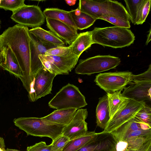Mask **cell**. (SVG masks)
<instances>
[{
  "label": "cell",
  "instance_id": "1",
  "mask_svg": "<svg viewBox=\"0 0 151 151\" xmlns=\"http://www.w3.org/2000/svg\"><path fill=\"white\" fill-rule=\"evenodd\" d=\"M30 41L28 27L18 24L9 27L0 35V50L6 47L11 49L23 74L21 80L28 93L34 80L31 73Z\"/></svg>",
  "mask_w": 151,
  "mask_h": 151
},
{
  "label": "cell",
  "instance_id": "2",
  "mask_svg": "<svg viewBox=\"0 0 151 151\" xmlns=\"http://www.w3.org/2000/svg\"><path fill=\"white\" fill-rule=\"evenodd\" d=\"M91 33L93 44L115 48L129 46L135 39L130 29L118 26L95 27Z\"/></svg>",
  "mask_w": 151,
  "mask_h": 151
},
{
  "label": "cell",
  "instance_id": "3",
  "mask_svg": "<svg viewBox=\"0 0 151 151\" xmlns=\"http://www.w3.org/2000/svg\"><path fill=\"white\" fill-rule=\"evenodd\" d=\"M13 122L27 135L47 137L52 140L62 134L65 126L52 122L42 117H21L14 119Z\"/></svg>",
  "mask_w": 151,
  "mask_h": 151
},
{
  "label": "cell",
  "instance_id": "4",
  "mask_svg": "<svg viewBox=\"0 0 151 151\" xmlns=\"http://www.w3.org/2000/svg\"><path fill=\"white\" fill-rule=\"evenodd\" d=\"M48 105L50 108L56 109L68 108L78 109L86 106L87 104L78 88L68 83L59 90Z\"/></svg>",
  "mask_w": 151,
  "mask_h": 151
},
{
  "label": "cell",
  "instance_id": "5",
  "mask_svg": "<svg viewBox=\"0 0 151 151\" xmlns=\"http://www.w3.org/2000/svg\"><path fill=\"white\" fill-rule=\"evenodd\" d=\"M120 59L108 55H98L79 60L75 73L81 75H91L115 68L120 63Z\"/></svg>",
  "mask_w": 151,
  "mask_h": 151
},
{
  "label": "cell",
  "instance_id": "6",
  "mask_svg": "<svg viewBox=\"0 0 151 151\" xmlns=\"http://www.w3.org/2000/svg\"><path fill=\"white\" fill-rule=\"evenodd\" d=\"M136 76L129 71L101 73L96 76L94 81L107 93H111L122 91Z\"/></svg>",
  "mask_w": 151,
  "mask_h": 151
},
{
  "label": "cell",
  "instance_id": "7",
  "mask_svg": "<svg viewBox=\"0 0 151 151\" xmlns=\"http://www.w3.org/2000/svg\"><path fill=\"white\" fill-rule=\"evenodd\" d=\"M39 56L44 67L56 75L68 74L75 67L79 58L72 51L63 56L40 55Z\"/></svg>",
  "mask_w": 151,
  "mask_h": 151
},
{
  "label": "cell",
  "instance_id": "8",
  "mask_svg": "<svg viewBox=\"0 0 151 151\" xmlns=\"http://www.w3.org/2000/svg\"><path fill=\"white\" fill-rule=\"evenodd\" d=\"M129 99L125 104L110 118L103 132L111 133L119 127L134 118L137 113L146 104Z\"/></svg>",
  "mask_w": 151,
  "mask_h": 151
},
{
  "label": "cell",
  "instance_id": "9",
  "mask_svg": "<svg viewBox=\"0 0 151 151\" xmlns=\"http://www.w3.org/2000/svg\"><path fill=\"white\" fill-rule=\"evenodd\" d=\"M10 17L18 24L33 28L42 25L45 19L39 6L26 4L12 12Z\"/></svg>",
  "mask_w": 151,
  "mask_h": 151
},
{
  "label": "cell",
  "instance_id": "10",
  "mask_svg": "<svg viewBox=\"0 0 151 151\" xmlns=\"http://www.w3.org/2000/svg\"><path fill=\"white\" fill-rule=\"evenodd\" d=\"M114 25L127 29L130 28V20L124 6L117 1L107 0L102 16L100 18Z\"/></svg>",
  "mask_w": 151,
  "mask_h": 151
},
{
  "label": "cell",
  "instance_id": "11",
  "mask_svg": "<svg viewBox=\"0 0 151 151\" xmlns=\"http://www.w3.org/2000/svg\"><path fill=\"white\" fill-rule=\"evenodd\" d=\"M56 75L44 67L37 74L28 94L29 101L34 102L51 93L53 80Z\"/></svg>",
  "mask_w": 151,
  "mask_h": 151
},
{
  "label": "cell",
  "instance_id": "12",
  "mask_svg": "<svg viewBox=\"0 0 151 151\" xmlns=\"http://www.w3.org/2000/svg\"><path fill=\"white\" fill-rule=\"evenodd\" d=\"M88 115L87 109H77L71 122L64 128L62 134L70 140L85 134L88 131L87 123L85 121Z\"/></svg>",
  "mask_w": 151,
  "mask_h": 151
},
{
  "label": "cell",
  "instance_id": "13",
  "mask_svg": "<svg viewBox=\"0 0 151 151\" xmlns=\"http://www.w3.org/2000/svg\"><path fill=\"white\" fill-rule=\"evenodd\" d=\"M123 90L125 97L137 101H151V81L133 80Z\"/></svg>",
  "mask_w": 151,
  "mask_h": 151
},
{
  "label": "cell",
  "instance_id": "14",
  "mask_svg": "<svg viewBox=\"0 0 151 151\" xmlns=\"http://www.w3.org/2000/svg\"><path fill=\"white\" fill-rule=\"evenodd\" d=\"M45 19L47 28L66 45H70L78 37L77 30L67 24L56 19Z\"/></svg>",
  "mask_w": 151,
  "mask_h": 151
},
{
  "label": "cell",
  "instance_id": "15",
  "mask_svg": "<svg viewBox=\"0 0 151 151\" xmlns=\"http://www.w3.org/2000/svg\"><path fill=\"white\" fill-rule=\"evenodd\" d=\"M30 35L31 37V73L33 78L34 79L37 73L44 67L39 58V55H45L48 50L56 47L46 45L41 42L30 33Z\"/></svg>",
  "mask_w": 151,
  "mask_h": 151
},
{
  "label": "cell",
  "instance_id": "16",
  "mask_svg": "<svg viewBox=\"0 0 151 151\" xmlns=\"http://www.w3.org/2000/svg\"><path fill=\"white\" fill-rule=\"evenodd\" d=\"M0 50H1L3 56L1 67L21 80L23 77V74L11 49L9 47H6Z\"/></svg>",
  "mask_w": 151,
  "mask_h": 151
},
{
  "label": "cell",
  "instance_id": "17",
  "mask_svg": "<svg viewBox=\"0 0 151 151\" xmlns=\"http://www.w3.org/2000/svg\"><path fill=\"white\" fill-rule=\"evenodd\" d=\"M107 2V0H80L78 8L96 20L100 19Z\"/></svg>",
  "mask_w": 151,
  "mask_h": 151
},
{
  "label": "cell",
  "instance_id": "18",
  "mask_svg": "<svg viewBox=\"0 0 151 151\" xmlns=\"http://www.w3.org/2000/svg\"><path fill=\"white\" fill-rule=\"evenodd\" d=\"M150 128H151V126L134 118L123 124L111 133L118 142L122 141L125 137L132 132Z\"/></svg>",
  "mask_w": 151,
  "mask_h": 151
},
{
  "label": "cell",
  "instance_id": "19",
  "mask_svg": "<svg viewBox=\"0 0 151 151\" xmlns=\"http://www.w3.org/2000/svg\"><path fill=\"white\" fill-rule=\"evenodd\" d=\"M77 110L74 108L56 109L42 117L52 122L66 126L71 122Z\"/></svg>",
  "mask_w": 151,
  "mask_h": 151
},
{
  "label": "cell",
  "instance_id": "20",
  "mask_svg": "<svg viewBox=\"0 0 151 151\" xmlns=\"http://www.w3.org/2000/svg\"><path fill=\"white\" fill-rule=\"evenodd\" d=\"M29 32L44 44L55 47L63 46L65 44L51 31L46 30L40 27L32 28L29 30Z\"/></svg>",
  "mask_w": 151,
  "mask_h": 151
},
{
  "label": "cell",
  "instance_id": "21",
  "mask_svg": "<svg viewBox=\"0 0 151 151\" xmlns=\"http://www.w3.org/2000/svg\"><path fill=\"white\" fill-rule=\"evenodd\" d=\"M97 126L104 129L110 119L108 99L106 95L100 98L96 109Z\"/></svg>",
  "mask_w": 151,
  "mask_h": 151
},
{
  "label": "cell",
  "instance_id": "22",
  "mask_svg": "<svg viewBox=\"0 0 151 151\" xmlns=\"http://www.w3.org/2000/svg\"><path fill=\"white\" fill-rule=\"evenodd\" d=\"M93 44L91 31H90L78 34L77 37L69 46L73 53L79 57Z\"/></svg>",
  "mask_w": 151,
  "mask_h": 151
},
{
  "label": "cell",
  "instance_id": "23",
  "mask_svg": "<svg viewBox=\"0 0 151 151\" xmlns=\"http://www.w3.org/2000/svg\"><path fill=\"white\" fill-rule=\"evenodd\" d=\"M69 12L77 29L82 30L89 28L96 20L88 14L81 12L78 8Z\"/></svg>",
  "mask_w": 151,
  "mask_h": 151
},
{
  "label": "cell",
  "instance_id": "24",
  "mask_svg": "<svg viewBox=\"0 0 151 151\" xmlns=\"http://www.w3.org/2000/svg\"><path fill=\"white\" fill-rule=\"evenodd\" d=\"M46 18H49L59 20L77 30L70 16L69 12L58 8H47L43 12Z\"/></svg>",
  "mask_w": 151,
  "mask_h": 151
},
{
  "label": "cell",
  "instance_id": "25",
  "mask_svg": "<svg viewBox=\"0 0 151 151\" xmlns=\"http://www.w3.org/2000/svg\"><path fill=\"white\" fill-rule=\"evenodd\" d=\"M122 90L111 93H107L110 118L129 99L122 94Z\"/></svg>",
  "mask_w": 151,
  "mask_h": 151
},
{
  "label": "cell",
  "instance_id": "26",
  "mask_svg": "<svg viewBox=\"0 0 151 151\" xmlns=\"http://www.w3.org/2000/svg\"><path fill=\"white\" fill-rule=\"evenodd\" d=\"M95 131H87L84 135L70 140L62 151H76L84 145L96 134Z\"/></svg>",
  "mask_w": 151,
  "mask_h": 151
},
{
  "label": "cell",
  "instance_id": "27",
  "mask_svg": "<svg viewBox=\"0 0 151 151\" xmlns=\"http://www.w3.org/2000/svg\"><path fill=\"white\" fill-rule=\"evenodd\" d=\"M142 1L143 0H124L130 21L134 25L136 24L137 14Z\"/></svg>",
  "mask_w": 151,
  "mask_h": 151
},
{
  "label": "cell",
  "instance_id": "28",
  "mask_svg": "<svg viewBox=\"0 0 151 151\" xmlns=\"http://www.w3.org/2000/svg\"><path fill=\"white\" fill-rule=\"evenodd\" d=\"M150 6V0H143L137 14L136 24H142L145 21L149 13Z\"/></svg>",
  "mask_w": 151,
  "mask_h": 151
},
{
  "label": "cell",
  "instance_id": "29",
  "mask_svg": "<svg viewBox=\"0 0 151 151\" xmlns=\"http://www.w3.org/2000/svg\"><path fill=\"white\" fill-rule=\"evenodd\" d=\"M24 0H2L0 1V8L12 12L25 5Z\"/></svg>",
  "mask_w": 151,
  "mask_h": 151
},
{
  "label": "cell",
  "instance_id": "30",
  "mask_svg": "<svg viewBox=\"0 0 151 151\" xmlns=\"http://www.w3.org/2000/svg\"><path fill=\"white\" fill-rule=\"evenodd\" d=\"M134 118L138 121L151 126V108L146 104L136 115Z\"/></svg>",
  "mask_w": 151,
  "mask_h": 151
},
{
  "label": "cell",
  "instance_id": "31",
  "mask_svg": "<svg viewBox=\"0 0 151 151\" xmlns=\"http://www.w3.org/2000/svg\"><path fill=\"white\" fill-rule=\"evenodd\" d=\"M151 139V136L132 137L124 141L127 143V149L136 150L140 147L144 143Z\"/></svg>",
  "mask_w": 151,
  "mask_h": 151
},
{
  "label": "cell",
  "instance_id": "32",
  "mask_svg": "<svg viewBox=\"0 0 151 151\" xmlns=\"http://www.w3.org/2000/svg\"><path fill=\"white\" fill-rule=\"evenodd\" d=\"M71 49L69 46H57L48 50L45 55L54 56H63L69 54L71 52Z\"/></svg>",
  "mask_w": 151,
  "mask_h": 151
},
{
  "label": "cell",
  "instance_id": "33",
  "mask_svg": "<svg viewBox=\"0 0 151 151\" xmlns=\"http://www.w3.org/2000/svg\"><path fill=\"white\" fill-rule=\"evenodd\" d=\"M70 140L69 138L62 134L53 140L51 144L53 150L56 151H62Z\"/></svg>",
  "mask_w": 151,
  "mask_h": 151
},
{
  "label": "cell",
  "instance_id": "34",
  "mask_svg": "<svg viewBox=\"0 0 151 151\" xmlns=\"http://www.w3.org/2000/svg\"><path fill=\"white\" fill-rule=\"evenodd\" d=\"M100 134V132L96 133L90 141L76 151H93L98 142Z\"/></svg>",
  "mask_w": 151,
  "mask_h": 151
},
{
  "label": "cell",
  "instance_id": "35",
  "mask_svg": "<svg viewBox=\"0 0 151 151\" xmlns=\"http://www.w3.org/2000/svg\"><path fill=\"white\" fill-rule=\"evenodd\" d=\"M27 151H56L53 149L51 144L47 145L45 142L41 141L28 147Z\"/></svg>",
  "mask_w": 151,
  "mask_h": 151
},
{
  "label": "cell",
  "instance_id": "36",
  "mask_svg": "<svg viewBox=\"0 0 151 151\" xmlns=\"http://www.w3.org/2000/svg\"><path fill=\"white\" fill-rule=\"evenodd\" d=\"M150 136H151V128L141 129L130 132L125 137L122 141H124L132 137Z\"/></svg>",
  "mask_w": 151,
  "mask_h": 151
},
{
  "label": "cell",
  "instance_id": "37",
  "mask_svg": "<svg viewBox=\"0 0 151 151\" xmlns=\"http://www.w3.org/2000/svg\"><path fill=\"white\" fill-rule=\"evenodd\" d=\"M151 146V139L144 143L140 147L136 150L127 149V151H147Z\"/></svg>",
  "mask_w": 151,
  "mask_h": 151
},
{
  "label": "cell",
  "instance_id": "38",
  "mask_svg": "<svg viewBox=\"0 0 151 151\" xmlns=\"http://www.w3.org/2000/svg\"><path fill=\"white\" fill-rule=\"evenodd\" d=\"M127 143L124 141L118 142L116 146V151H122L127 148Z\"/></svg>",
  "mask_w": 151,
  "mask_h": 151
},
{
  "label": "cell",
  "instance_id": "39",
  "mask_svg": "<svg viewBox=\"0 0 151 151\" xmlns=\"http://www.w3.org/2000/svg\"><path fill=\"white\" fill-rule=\"evenodd\" d=\"M76 0H65L66 3L69 6H73L75 4Z\"/></svg>",
  "mask_w": 151,
  "mask_h": 151
},
{
  "label": "cell",
  "instance_id": "40",
  "mask_svg": "<svg viewBox=\"0 0 151 151\" xmlns=\"http://www.w3.org/2000/svg\"><path fill=\"white\" fill-rule=\"evenodd\" d=\"M149 33L148 34L147 36V39L145 42V45H147L150 42L151 40V28L150 29L149 31L148 32Z\"/></svg>",
  "mask_w": 151,
  "mask_h": 151
},
{
  "label": "cell",
  "instance_id": "41",
  "mask_svg": "<svg viewBox=\"0 0 151 151\" xmlns=\"http://www.w3.org/2000/svg\"><path fill=\"white\" fill-rule=\"evenodd\" d=\"M5 145L4 140L2 137H0V148H5Z\"/></svg>",
  "mask_w": 151,
  "mask_h": 151
},
{
  "label": "cell",
  "instance_id": "42",
  "mask_svg": "<svg viewBox=\"0 0 151 151\" xmlns=\"http://www.w3.org/2000/svg\"><path fill=\"white\" fill-rule=\"evenodd\" d=\"M3 53L1 50H0V68L1 67V65L3 60Z\"/></svg>",
  "mask_w": 151,
  "mask_h": 151
},
{
  "label": "cell",
  "instance_id": "43",
  "mask_svg": "<svg viewBox=\"0 0 151 151\" xmlns=\"http://www.w3.org/2000/svg\"><path fill=\"white\" fill-rule=\"evenodd\" d=\"M6 151H20L16 149H13L9 148H7Z\"/></svg>",
  "mask_w": 151,
  "mask_h": 151
},
{
  "label": "cell",
  "instance_id": "44",
  "mask_svg": "<svg viewBox=\"0 0 151 151\" xmlns=\"http://www.w3.org/2000/svg\"><path fill=\"white\" fill-rule=\"evenodd\" d=\"M0 151H6L5 148H0Z\"/></svg>",
  "mask_w": 151,
  "mask_h": 151
},
{
  "label": "cell",
  "instance_id": "45",
  "mask_svg": "<svg viewBox=\"0 0 151 151\" xmlns=\"http://www.w3.org/2000/svg\"><path fill=\"white\" fill-rule=\"evenodd\" d=\"M147 151H151V146H150Z\"/></svg>",
  "mask_w": 151,
  "mask_h": 151
},
{
  "label": "cell",
  "instance_id": "46",
  "mask_svg": "<svg viewBox=\"0 0 151 151\" xmlns=\"http://www.w3.org/2000/svg\"><path fill=\"white\" fill-rule=\"evenodd\" d=\"M122 151H127V148H125L124 150Z\"/></svg>",
  "mask_w": 151,
  "mask_h": 151
},
{
  "label": "cell",
  "instance_id": "47",
  "mask_svg": "<svg viewBox=\"0 0 151 151\" xmlns=\"http://www.w3.org/2000/svg\"><path fill=\"white\" fill-rule=\"evenodd\" d=\"M1 20H0V29H1Z\"/></svg>",
  "mask_w": 151,
  "mask_h": 151
}]
</instances>
